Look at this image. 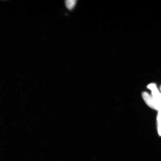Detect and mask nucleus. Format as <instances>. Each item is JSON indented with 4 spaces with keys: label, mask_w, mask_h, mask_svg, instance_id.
<instances>
[{
    "label": "nucleus",
    "mask_w": 161,
    "mask_h": 161,
    "mask_svg": "<svg viewBox=\"0 0 161 161\" xmlns=\"http://www.w3.org/2000/svg\"><path fill=\"white\" fill-rule=\"evenodd\" d=\"M160 102H161V100H160Z\"/></svg>",
    "instance_id": "5"
},
{
    "label": "nucleus",
    "mask_w": 161,
    "mask_h": 161,
    "mask_svg": "<svg viewBox=\"0 0 161 161\" xmlns=\"http://www.w3.org/2000/svg\"><path fill=\"white\" fill-rule=\"evenodd\" d=\"M76 1L75 0H68L65 1L66 7L69 10H71L75 7Z\"/></svg>",
    "instance_id": "3"
},
{
    "label": "nucleus",
    "mask_w": 161,
    "mask_h": 161,
    "mask_svg": "<svg viewBox=\"0 0 161 161\" xmlns=\"http://www.w3.org/2000/svg\"><path fill=\"white\" fill-rule=\"evenodd\" d=\"M157 121H158V133L161 136V116H158Z\"/></svg>",
    "instance_id": "4"
},
{
    "label": "nucleus",
    "mask_w": 161,
    "mask_h": 161,
    "mask_svg": "<svg viewBox=\"0 0 161 161\" xmlns=\"http://www.w3.org/2000/svg\"><path fill=\"white\" fill-rule=\"evenodd\" d=\"M142 97L144 101L150 107L158 111L159 110L160 106L157 103L152 95H150L148 92H144L142 94Z\"/></svg>",
    "instance_id": "1"
},
{
    "label": "nucleus",
    "mask_w": 161,
    "mask_h": 161,
    "mask_svg": "<svg viewBox=\"0 0 161 161\" xmlns=\"http://www.w3.org/2000/svg\"><path fill=\"white\" fill-rule=\"evenodd\" d=\"M147 88L152 91V95L161 108V93L157 87L156 84L152 83L149 84Z\"/></svg>",
    "instance_id": "2"
},
{
    "label": "nucleus",
    "mask_w": 161,
    "mask_h": 161,
    "mask_svg": "<svg viewBox=\"0 0 161 161\" xmlns=\"http://www.w3.org/2000/svg\"><path fill=\"white\" fill-rule=\"evenodd\" d=\"M160 90H161V86H160Z\"/></svg>",
    "instance_id": "6"
}]
</instances>
